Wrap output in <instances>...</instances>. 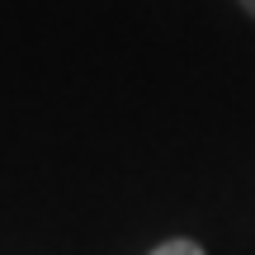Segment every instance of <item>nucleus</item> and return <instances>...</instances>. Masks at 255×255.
Returning <instances> with one entry per match:
<instances>
[{
	"instance_id": "1",
	"label": "nucleus",
	"mask_w": 255,
	"mask_h": 255,
	"mask_svg": "<svg viewBox=\"0 0 255 255\" xmlns=\"http://www.w3.org/2000/svg\"><path fill=\"white\" fill-rule=\"evenodd\" d=\"M151 255H203V246L199 241H184V237H175V241H161Z\"/></svg>"
},
{
	"instance_id": "2",
	"label": "nucleus",
	"mask_w": 255,
	"mask_h": 255,
	"mask_svg": "<svg viewBox=\"0 0 255 255\" xmlns=\"http://www.w3.org/2000/svg\"><path fill=\"white\" fill-rule=\"evenodd\" d=\"M241 5H246V14H251V19H255V0H241Z\"/></svg>"
}]
</instances>
